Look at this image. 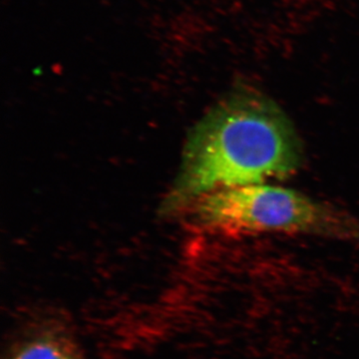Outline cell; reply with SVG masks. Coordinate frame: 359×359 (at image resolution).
<instances>
[{"label": "cell", "mask_w": 359, "mask_h": 359, "mask_svg": "<svg viewBox=\"0 0 359 359\" xmlns=\"http://www.w3.org/2000/svg\"><path fill=\"white\" fill-rule=\"evenodd\" d=\"M301 139L287 115L259 90L240 85L196 130L182 189L189 196L285 179L301 168Z\"/></svg>", "instance_id": "6da1fadb"}, {"label": "cell", "mask_w": 359, "mask_h": 359, "mask_svg": "<svg viewBox=\"0 0 359 359\" xmlns=\"http://www.w3.org/2000/svg\"><path fill=\"white\" fill-rule=\"evenodd\" d=\"M205 224L238 233H311L359 237V224L346 212L283 187L257 184L208 194L200 207Z\"/></svg>", "instance_id": "7a4b0ae2"}, {"label": "cell", "mask_w": 359, "mask_h": 359, "mask_svg": "<svg viewBox=\"0 0 359 359\" xmlns=\"http://www.w3.org/2000/svg\"><path fill=\"white\" fill-rule=\"evenodd\" d=\"M13 359H78L65 344L39 339L23 347Z\"/></svg>", "instance_id": "3957f363"}]
</instances>
